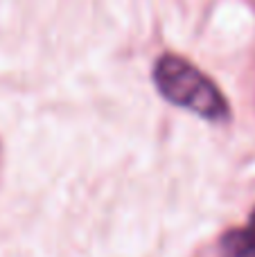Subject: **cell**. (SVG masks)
Returning <instances> with one entry per match:
<instances>
[{
    "mask_svg": "<svg viewBox=\"0 0 255 257\" xmlns=\"http://www.w3.org/2000/svg\"><path fill=\"white\" fill-rule=\"evenodd\" d=\"M221 257H255V210L248 217V223L242 228L224 232L219 241Z\"/></svg>",
    "mask_w": 255,
    "mask_h": 257,
    "instance_id": "obj_2",
    "label": "cell"
},
{
    "mask_svg": "<svg viewBox=\"0 0 255 257\" xmlns=\"http://www.w3.org/2000/svg\"><path fill=\"white\" fill-rule=\"evenodd\" d=\"M156 88L167 102L197 113L206 120L228 117V102L221 90L190 61L165 54L154 66Z\"/></svg>",
    "mask_w": 255,
    "mask_h": 257,
    "instance_id": "obj_1",
    "label": "cell"
}]
</instances>
